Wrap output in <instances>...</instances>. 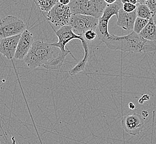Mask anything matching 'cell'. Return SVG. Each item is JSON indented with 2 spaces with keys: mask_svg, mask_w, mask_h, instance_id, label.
I'll return each mask as SVG.
<instances>
[{
  "mask_svg": "<svg viewBox=\"0 0 156 144\" xmlns=\"http://www.w3.org/2000/svg\"><path fill=\"white\" fill-rule=\"evenodd\" d=\"M102 42L110 50L127 52H150L156 50V44L153 41L144 39L139 34L132 32L129 35L117 36L109 33Z\"/></svg>",
  "mask_w": 156,
  "mask_h": 144,
  "instance_id": "6da1fadb",
  "label": "cell"
},
{
  "mask_svg": "<svg viewBox=\"0 0 156 144\" xmlns=\"http://www.w3.org/2000/svg\"><path fill=\"white\" fill-rule=\"evenodd\" d=\"M59 51L58 48L48 42L34 41L23 60L27 67L31 69L44 67L58 56Z\"/></svg>",
  "mask_w": 156,
  "mask_h": 144,
  "instance_id": "7a4b0ae2",
  "label": "cell"
},
{
  "mask_svg": "<svg viewBox=\"0 0 156 144\" xmlns=\"http://www.w3.org/2000/svg\"><path fill=\"white\" fill-rule=\"evenodd\" d=\"M104 0H71L69 5L72 15H83L99 19L107 6Z\"/></svg>",
  "mask_w": 156,
  "mask_h": 144,
  "instance_id": "3957f363",
  "label": "cell"
},
{
  "mask_svg": "<svg viewBox=\"0 0 156 144\" xmlns=\"http://www.w3.org/2000/svg\"><path fill=\"white\" fill-rule=\"evenodd\" d=\"M123 4L121 0H117L115 3L107 5L103 14L98 19V23L96 29L97 36L100 41H102L109 36L108 23L110 19L113 16L117 17L119 11L122 9Z\"/></svg>",
  "mask_w": 156,
  "mask_h": 144,
  "instance_id": "277c9868",
  "label": "cell"
},
{
  "mask_svg": "<svg viewBox=\"0 0 156 144\" xmlns=\"http://www.w3.org/2000/svg\"><path fill=\"white\" fill-rule=\"evenodd\" d=\"M98 19L83 15H72L69 25L76 35L84 37V33L89 30L96 31Z\"/></svg>",
  "mask_w": 156,
  "mask_h": 144,
  "instance_id": "5b68a950",
  "label": "cell"
},
{
  "mask_svg": "<svg viewBox=\"0 0 156 144\" xmlns=\"http://www.w3.org/2000/svg\"><path fill=\"white\" fill-rule=\"evenodd\" d=\"M26 29V25L22 19L9 15L0 21V38L21 35Z\"/></svg>",
  "mask_w": 156,
  "mask_h": 144,
  "instance_id": "8992f818",
  "label": "cell"
},
{
  "mask_svg": "<svg viewBox=\"0 0 156 144\" xmlns=\"http://www.w3.org/2000/svg\"><path fill=\"white\" fill-rule=\"evenodd\" d=\"M72 14L69 5H63L59 2L53 7L47 14V19L56 26L69 25Z\"/></svg>",
  "mask_w": 156,
  "mask_h": 144,
  "instance_id": "52a82bcc",
  "label": "cell"
},
{
  "mask_svg": "<svg viewBox=\"0 0 156 144\" xmlns=\"http://www.w3.org/2000/svg\"><path fill=\"white\" fill-rule=\"evenodd\" d=\"M56 35L58 38V41L51 44L53 47L58 48L59 50L63 53H71L68 48L67 50L65 49L66 45L70 41L75 39L81 41L84 38L81 36L76 35L69 26H66L61 27L56 32Z\"/></svg>",
  "mask_w": 156,
  "mask_h": 144,
  "instance_id": "ba28073f",
  "label": "cell"
},
{
  "mask_svg": "<svg viewBox=\"0 0 156 144\" xmlns=\"http://www.w3.org/2000/svg\"><path fill=\"white\" fill-rule=\"evenodd\" d=\"M123 128L129 135L136 136L143 131L144 120L143 117L137 113L125 116L122 121Z\"/></svg>",
  "mask_w": 156,
  "mask_h": 144,
  "instance_id": "9c48e42d",
  "label": "cell"
},
{
  "mask_svg": "<svg viewBox=\"0 0 156 144\" xmlns=\"http://www.w3.org/2000/svg\"><path fill=\"white\" fill-rule=\"evenodd\" d=\"M34 42L33 34L27 29H26L21 35L14 58L16 60H23Z\"/></svg>",
  "mask_w": 156,
  "mask_h": 144,
  "instance_id": "30bf717a",
  "label": "cell"
},
{
  "mask_svg": "<svg viewBox=\"0 0 156 144\" xmlns=\"http://www.w3.org/2000/svg\"><path fill=\"white\" fill-rule=\"evenodd\" d=\"M21 35L0 38V53L7 60H12L16 53Z\"/></svg>",
  "mask_w": 156,
  "mask_h": 144,
  "instance_id": "8fae6325",
  "label": "cell"
},
{
  "mask_svg": "<svg viewBox=\"0 0 156 144\" xmlns=\"http://www.w3.org/2000/svg\"><path fill=\"white\" fill-rule=\"evenodd\" d=\"M137 18L136 10L131 13L125 12L121 9L119 11L118 16L117 17V25L123 29L129 31L133 29L134 22Z\"/></svg>",
  "mask_w": 156,
  "mask_h": 144,
  "instance_id": "7c38bea8",
  "label": "cell"
},
{
  "mask_svg": "<svg viewBox=\"0 0 156 144\" xmlns=\"http://www.w3.org/2000/svg\"><path fill=\"white\" fill-rule=\"evenodd\" d=\"M144 39L149 41L156 40V27L152 17L139 34Z\"/></svg>",
  "mask_w": 156,
  "mask_h": 144,
  "instance_id": "4fadbf2b",
  "label": "cell"
},
{
  "mask_svg": "<svg viewBox=\"0 0 156 144\" xmlns=\"http://www.w3.org/2000/svg\"><path fill=\"white\" fill-rule=\"evenodd\" d=\"M137 17L149 20L153 16L150 9L146 5H139L136 9Z\"/></svg>",
  "mask_w": 156,
  "mask_h": 144,
  "instance_id": "5bb4252c",
  "label": "cell"
},
{
  "mask_svg": "<svg viewBox=\"0 0 156 144\" xmlns=\"http://www.w3.org/2000/svg\"><path fill=\"white\" fill-rule=\"evenodd\" d=\"M37 2L41 11L48 12L58 2V0H37Z\"/></svg>",
  "mask_w": 156,
  "mask_h": 144,
  "instance_id": "9a60e30c",
  "label": "cell"
},
{
  "mask_svg": "<svg viewBox=\"0 0 156 144\" xmlns=\"http://www.w3.org/2000/svg\"><path fill=\"white\" fill-rule=\"evenodd\" d=\"M148 19H141L140 17H137L136 19L134 22V26H133V31L137 33L140 34V32L144 29V27L146 26L147 23L148 22Z\"/></svg>",
  "mask_w": 156,
  "mask_h": 144,
  "instance_id": "2e32d148",
  "label": "cell"
},
{
  "mask_svg": "<svg viewBox=\"0 0 156 144\" xmlns=\"http://www.w3.org/2000/svg\"><path fill=\"white\" fill-rule=\"evenodd\" d=\"M97 36V33L94 30H89L86 32L84 35V38L85 39L88 41H94L96 39Z\"/></svg>",
  "mask_w": 156,
  "mask_h": 144,
  "instance_id": "e0dca14e",
  "label": "cell"
},
{
  "mask_svg": "<svg viewBox=\"0 0 156 144\" xmlns=\"http://www.w3.org/2000/svg\"><path fill=\"white\" fill-rule=\"evenodd\" d=\"M136 9H137V6L131 3H124L123 4V6H122V9H123L125 12L128 13L133 12L135 10H136Z\"/></svg>",
  "mask_w": 156,
  "mask_h": 144,
  "instance_id": "ac0fdd59",
  "label": "cell"
},
{
  "mask_svg": "<svg viewBox=\"0 0 156 144\" xmlns=\"http://www.w3.org/2000/svg\"><path fill=\"white\" fill-rule=\"evenodd\" d=\"M146 5L150 9L153 16L155 15L156 13V0H147Z\"/></svg>",
  "mask_w": 156,
  "mask_h": 144,
  "instance_id": "d6986e66",
  "label": "cell"
},
{
  "mask_svg": "<svg viewBox=\"0 0 156 144\" xmlns=\"http://www.w3.org/2000/svg\"><path fill=\"white\" fill-rule=\"evenodd\" d=\"M122 4H124L126 3H131L133 5H136L137 4V0H121Z\"/></svg>",
  "mask_w": 156,
  "mask_h": 144,
  "instance_id": "ffe728a7",
  "label": "cell"
},
{
  "mask_svg": "<svg viewBox=\"0 0 156 144\" xmlns=\"http://www.w3.org/2000/svg\"><path fill=\"white\" fill-rule=\"evenodd\" d=\"M71 0H58V2L63 5H69Z\"/></svg>",
  "mask_w": 156,
  "mask_h": 144,
  "instance_id": "44dd1931",
  "label": "cell"
},
{
  "mask_svg": "<svg viewBox=\"0 0 156 144\" xmlns=\"http://www.w3.org/2000/svg\"><path fill=\"white\" fill-rule=\"evenodd\" d=\"M150 96L148 95H144L142 96V97L140 99V100H142V103L143 104L144 103V101H146V100H148L150 99Z\"/></svg>",
  "mask_w": 156,
  "mask_h": 144,
  "instance_id": "7402d4cb",
  "label": "cell"
},
{
  "mask_svg": "<svg viewBox=\"0 0 156 144\" xmlns=\"http://www.w3.org/2000/svg\"><path fill=\"white\" fill-rule=\"evenodd\" d=\"M104 1L107 3V5H112L115 3L117 0H104Z\"/></svg>",
  "mask_w": 156,
  "mask_h": 144,
  "instance_id": "603a6c76",
  "label": "cell"
},
{
  "mask_svg": "<svg viewBox=\"0 0 156 144\" xmlns=\"http://www.w3.org/2000/svg\"><path fill=\"white\" fill-rule=\"evenodd\" d=\"M142 115L143 118H147L149 115V113L146 110H143L142 111Z\"/></svg>",
  "mask_w": 156,
  "mask_h": 144,
  "instance_id": "cb8c5ba5",
  "label": "cell"
},
{
  "mask_svg": "<svg viewBox=\"0 0 156 144\" xmlns=\"http://www.w3.org/2000/svg\"><path fill=\"white\" fill-rule=\"evenodd\" d=\"M147 0H137V3H139V5H146Z\"/></svg>",
  "mask_w": 156,
  "mask_h": 144,
  "instance_id": "d4e9b609",
  "label": "cell"
},
{
  "mask_svg": "<svg viewBox=\"0 0 156 144\" xmlns=\"http://www.w3.org/2000/svg\"><path fill=\"white\" fill-rule=\"evenodd\" d=\"M128 107L129 108V109L131 110H133L135 108V105H134V104L132 103H129L128 104Z\"/></svg>",
  "mask_w": 156,
  "mask_h": 144,
  "instance_id": "484cf974",
  "label": "cell"
},
{
  "mask_svg": "<svg viewBox=\"0 0 156 144\" xmlns=\"http://www.w3.org/2000/svg\"><path fill=\"white\" fill-rule=\"evenodd\" d=\"M152 19H153V21H154V23L156 27V13L152 16Z\"/></svg>",
  "mask_w": 156,
  "mask_h": 144,
  "instance_id": "4316f807",
  "label": "cell"
},
{
  "mask_svg": "<svg viewBox=\"0 0 156 144\" xmlns=\"http://www.w3.org/2000/svg\"><path fill=\"white\" fill-rule=\"evenodd\" d=\"M0 144H1V142H0Z\"/></svg>",
  "mask_w": 156,
  "mask_h": 144,
  "instance_id": "83f0119b",
  "label": "cell"
}]
</instances>
